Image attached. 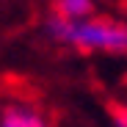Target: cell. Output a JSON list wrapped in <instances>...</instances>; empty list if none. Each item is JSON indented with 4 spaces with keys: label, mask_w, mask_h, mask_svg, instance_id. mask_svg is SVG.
Segmentation results:
<instances>
[{
    "label": "cell",
    "mask_w": 127,
    "mask_h": 127,
    "mask_svg": "<svg viewBox=\"0 0 127 127\" xmlns=\"http://www.w3.org/2000/svg\"><path fill=\"white\" fill-rule=\"evenodd\" d=\"M50 36L61 44H75L80 50H102V53H127V25L113 22V19H80V22H66V19L53 17Z\"/></svg>",
    "instance_id": "6da1fadb"
},
{
    "label": "cell",
    "mask_w": 127,
    "mask_h": 127,
    "mask_svg": "<svg viewBox=\"0 0 127 127\" xmlns=\"http://www.w3.org/2000/svg\"><path fill=\"white\" fill-rule=\"evenodd\" d=\"M0 127H47V119L36 113L33 108H22V105H11L0 116Z\"/></svg>",
    "instance_id": "7a4b0ae2"
},
{
    "label": "cell",
    "mask_w": 127,
    "mask_h": 127,
    "mask_svg": "<svg viewBox=\"0 0 127 127\" xmlns=\"http://www.w3.org/2000/svg\"><path fill=\"white\" fill-rule=\"evenodd\" d=\"M94 14V0H55V17L66 22H80L91 19Z\"/></svg>",
    "instance_id": "3957f363"
},
{
    "label": "cell",
    "mask_w": 127,
    "mask_h": 127,
    "mask_svg": "<svg viewBox=\"0 0 127 127\" xmlns=\"http://www.w3.org/2000/svg\"><path fill=\"white\" fill-rule=\"evenodd\" d=\"M111 122H113V127H127V105L124 102L111 108Z\"/></svg>",
    "instance_id": "277c9868"
}]
</instances>
